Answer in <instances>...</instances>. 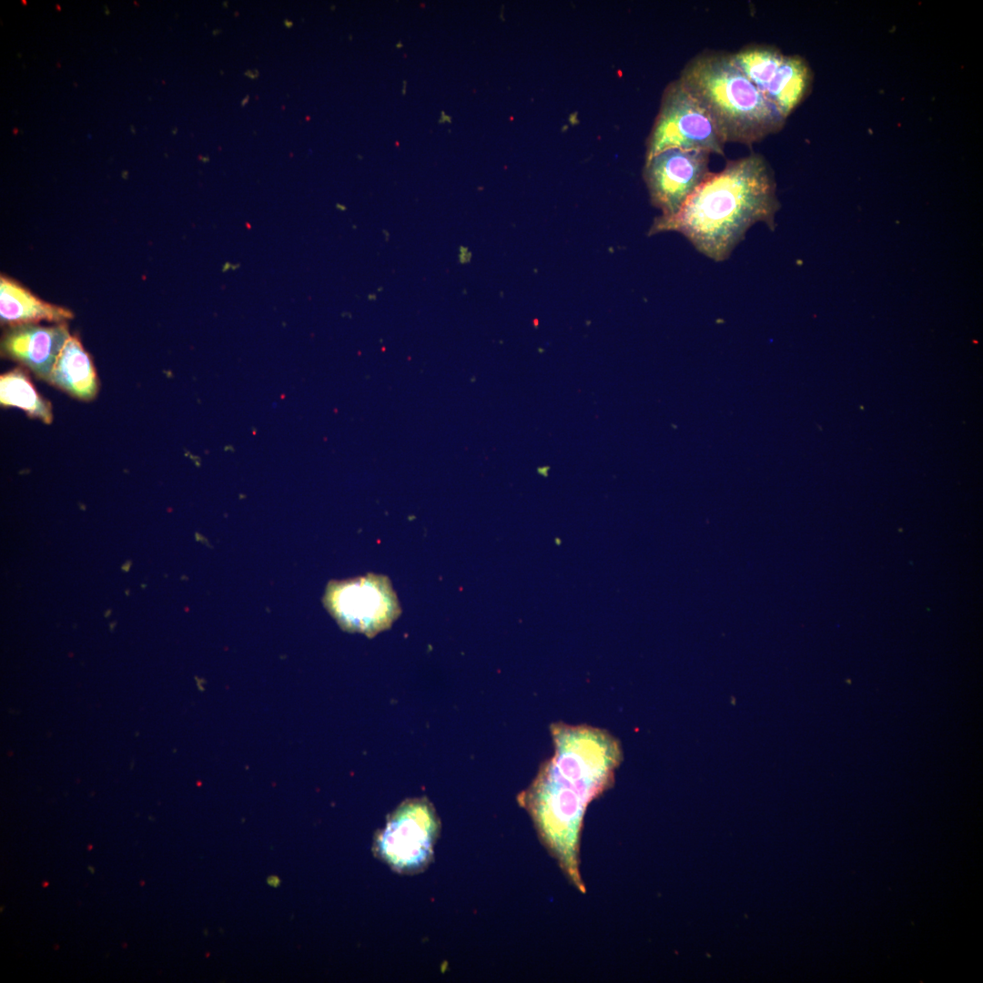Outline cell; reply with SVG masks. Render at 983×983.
<instances>
[{
	"label": "cell",
	"mask_w": 983,
	"mask_h": 983,
	"mask_svg": "<svg viewBox=\"0 0 983 983\" xmlns=\"http://www.w3.org/2000/svg\"><path fill=\"white\" fill-rule=\"evenodd\" d=\"M775 189L761 155L729 160L721 171L711 172L675 216L656 218L649 234L679 232L701 254L724 261L754 224L774 229L780 207Z\"/></svg>",
	"instance_id": "cell-1"
},
{
	"label": "cell",
	"mask_w": 983,
	"mask_h": 983,
	"mask_svg": "<svg viewBox=\"0 0 983 983\" xmlns=\"http://www.w3.org/2000/svg\"><path fill=\"white\" fill-rule=\"evenodd\" d=\"M550 732L553 753L522 803L548 839H576L587 805L610 785L623 752L605 729L560 722Z\"/></svg>",
	"instance_id": "cell-2"
},
{
	"label": "cell",
	"mask_w": 983,
	"mask_h": 983,
	"mask_svg": "<svg viewBox=\"0 0 983 983\" xmlns=\"http://www.w3.org/2000/svg\"><path fill=\"white\" fill-rule=\"evenodd\" d=\"M678 80L705 108L725 143L751 146L778 132L785 119L746 77L733 54L704 51Z\"/></svg>",
	"instance_id": "cell-3"
},
{
	"label": "cell",
	"mask_w": 983,
	"mask_h": 983,
	"mask_svg": "<svg viewBox=\"0 0 983 983\" xmlns=\"http://www.w3.org/2000/svg\"><path fill=\"white\" fill-rule=\"evenodd\" d=\"M441 824L426 797L403 801L375 835L373 851L393 871L413 875L432 860Z\"/></svg>",
	"instance_id": "cell-4"
},
{
	"label": "cell",
	"mask_w": 983,
	"mask_h": 983,
	"mask_svg": "<svg viewBox=\"0 0 983 983\" xmlns=\"http://www.w3.org/2000/svg\"><path fill=\"white\" fill-rule=\"evenodd\" d=\"M322 601L343 630L368 637L389 629L401 613L392 583L383 574L330 581Z\"/></svg>",
	"instance_id": "cell-5"
},
{
	"label": "cell",
	"mask_w": 983,
	"mask_h": 983,
	"mask_svg": "<svg viewBox=\"0 0 983 983\" xmlns=\"http://www.w3.org/2000/svg\"><path fill=\"white\" fill-rule=\"evenodd\" d=\"M725 144L705 108L678 79L670 83L649 136L645 160L670 148L724 156Z\"/></svg>",
	"instance_id": "cell-6"
},
{
	"label": "cell",
	"mask_w": 983,
	"mask_h": 983,
	"mask_svg": "<svg viewBox=\"0 0 983 983\" xmlns=\"http://www.w3.org/2000/svg\"><path fill=\"white\" fill-rule=\"evenodd\" d=\"M710 154L693 149L670 148L645 160L644 180L661 217L672 218L711 174Z\"/></svg>",
	"instance_id": "cell-7"
},
{
	"label": "cell",
	"mask_w": 983,
	"mask_h": 983,
	"mask_svg": "<svg viewBox=\"0 0 983 983\" xmlns=\"http://www.w3.org/2000/svg\"><path fill=\"white\" fill-rule=\"evenodd\" d=\"M66 322L51 326L25 323L9 326L1 339V355L48 381L53 367L70 337Z\"/></svg>",
	"instance_id": "cell-8"
},
{
	"label": "cell",
	"mask_w": 983,
	"mask_h": 983,
	"mask_svg": "<svg viewBox=\"0 0 983 983\" xmlns=\"http://www.w3.org/2000/svg\"><path fill=\"white\" fill-rule=\"evenodd\" d=\"M47 382L80 400L96 397L99 380L96 368L77 336H70L65 343Z\"/></svg>",
	"instance_id": "cell-9"
},
{
	"label": "cell",
	"mask_w": 983,
	"mask_h": 983,
	"mask_svg": "<svg viewBox=\"0 0 983 983\" xmlns=\"http://www.w3.org/2000/svg\"><path fill=\"white\" fill-rule=\"evenodd\" d=\"M73 312L64 307L44 301L15 280L0 278V319L3 325L49 321L63 323L73 319Z\"/></svg>",
	"instance_id": "cell-10"
},
{
	"label": "cell",
	"mask_w": 983,
	"mask_h": 983,
	"mask_svg": "<svg viewBox=\"0 0 983 983\" xmlns=\"http://www.w3.org/2000/svg\"><path fill=\"white\" fill-rule=\"evenodd\" d=\"M811 79V71L802 57L785 55L764 96L786 119L806 96Z\"/></svg>",
	"instance_id": "cell-11"
},
{
	"label": "cell",
	"mask_w": 983,
	"mask_h": 983,
	"mask_svg": "<svg viewBox=\"0 0 983 983\" xmlns=\"http://www.w3.org/2000/svg\"><path fill=\"white\" fill-rule=\"evenodd\" d=\"M0 402L3 407L23 410L29 417L44 423L53 421L51 402L35 390L27 371L16 367L0 377Z\"/></svg>",
	"instance_id": "cell-12"
},
{
	"label": "cell",
	"mask_w": 983,
	"mask_h": 983,
	"mask_svg": "<svg viewBox=\"0 0 983 983\" xmlns=\"http://www.w3.org/2000/svg\"><path fill=\"white\" fill-rule=\"evenodd\" d=\"M784 56L778 49L768 46H748L733 54L739 68L763 95Z\"/></svg>",
	"instance_id": "cell-13"
},
{
	"label": "cell",
	"mask_w": 983,
	"mask_h": 983,
	"mask_svg": "<svg viewBox=\"0 0 983 983\" xmlns=\"http://www.w3.org/2000/svg\"><path fill=\"white\" fill-rule=\"evenodd\" d=\"M267 882L271 887H278L280 883V880L278 877L271 876L267 879Z\"/></svg>",
	"instance_id": "cell-14"
},
{
	"label": "cell",
	"mask_w": 983,
	"mask_h": 983,
	"mask_svg": "<svg viewBox=\"0 0 983 983\" xmlns=\"http://www.w3.org/2000/svg\"><path fill=\"white\" fill-rule=\"evenodd\" d=\"M131 565H132V561H131V560H127V561H126V562H124V563H123V564L121 565V571H122V572H125V573H127V572H129V570H130V568H131Z\"/></svg>",
	"instance_id": "cell-15"
},
{
	"label": "cell",
	"mask_w": 983,
	"mask_h": 983,
	"mask_svg": "<svg viewBox=\"0 0 983 983\" xmlns=\"http://www.w3.org/2000/svg\"><path fill=\"white\" fill-rule=\"evenodd\" d=\"M245 76H247L248 77H250V78H256V77H258V71H257L256 69H253L252 71H251V70H248V71H247V72L245 73Z\"/></svg>",
	"instance_id": "cell-16"
},
{
	"label": "cell",
	"mask_w": 983,
	"mask_h": 983,
	"mask_svg": "<svg viewBox=\"0 0 983 983\" xmlns=\"http://www.w3.org/2000/svg\"><path fill=\"white\" fill-rule=\"evenodd\" d=\"M284 25L286 27H291L293 25L292 22L288 19L284 20Z\"/></svg>",
	"instance_id": "cell-17"
},
{
	"label": "cell",
	"mask_w": 983,
	"mask_h": 983,
	"mask_svg": "<svg viewBox=\"0 0 983 983\" xmlns=\"http://www.w3.org/2000/svg\"><path fill=\"white\" fill-rule=\"evenodd\" d=\"M248 96H246V97H245V98L243 99V101H242V103H241V106H245V105L247 104V102H248Z\"/></svg>",
	"instance_id": "cell-18"
},
{
	"label": "cell",
	"mask_w": 983,
	"mask_h": 983,
	"mask_svg": "<svg viewBox=\"0 0 983 983\" xmlns=\"http://www.w3.org/2000/svg\"><path fill=\"white\" fill-rule=\"evenodd\" d=\"M111 612H112V610H111V609H107V610H106V611L105 612V616H106V617H108V616L110 615Z\"/></svg>",
	"instance_id": "cell-19"
},
{
	"label": "cell",
	"mask_w": 983,
	"mask_h": 983,
	"mask_svg": "<svg viewBox=\"0 0 983 983\" xmlns=\"http://www.w3.org/2000/svg\"><path fill=\"white\" fill-rule=\"evenodd\" d=\"M125 593H126V595L129 596V594H130V590H129V589H126V591H125Z\"/></svg>",
	"instance_id": "cell-20"
},
{
	"label": "cell",
	"mask_w": 983,
	"mask_h": 983,
	"mask_svg": "<svg viewBox=\"0 0 983 983\" xmlns=\"http://www.w3.org/2000/svg\"><path fill=\"white\" fill-rule=\"evenodd\" d=\"M110 625H111V626H110V627H111V629H112V628L114 629V627H115V625H116V622H113V623H110Z\"/></svg>",
	"instance_id": "cell-21"
},
{
	"label": "cell",
	"mask_w": 983,
	"mask_h": 983,
	"mask_svg": "<svg viewBox=\"0 0 983 983\" xmlns=\"http://www.w3.org/2000/svg\"><path fill=\"white\" fill-rule=\"evenodd\" d=\"M145 587H146V584H145V583H141V588H145Z\"/></svg>",
	"instance_id": "cell-22"
}]
</instances>
